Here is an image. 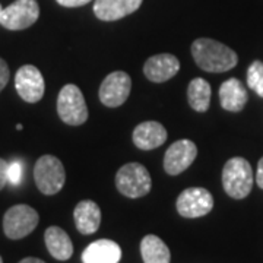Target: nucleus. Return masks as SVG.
<instances>
[{
  "instance_id": "30",
  "label": "nucleus",
  "mask_w": 263,
  "mask_h": 263,
  "mask_svg": "<svg viewBox=\"0 0 263 263\" xmlns=\"http://www.w3.org/2000/svg\"><path fill=\"white\" fill-rule=\"evenodd\" d=\"M0 263H3V260H2V256H0Z\"/></svg>"
},
{
  "instance_id": "27",
  "label": "nucleus",
  "mask_w": 263,
  "mask_h": 263,
  "mask_svg": "<svg viewBox=\"0 0 263 263\" xmlns=\"http://www.w3.org/2000/svg\"><path fill=\"white\" fill-rule=\"evenodd\" d=\"M19 263H46V262H43L41 259H37V257H25V259H22Z\"/></svg>"
},
{
  "instance_id": "3",
  "label": "nucleus",
  "mask_w": 263,
  "mask_h": 263,
  "mask_svg": "<svg viewBox=\"0 0 263 263\" xmlns=\"http://www.w3.org/2000/svg\"><path fill=\"white\" fill-rule=\"evenodd\" d=\"M34 179L38 190L44 195L59 193L66 181L65 167L54 155H43L34 167Z\"/></svg>"
},
{
  "instance_id": "12",
  "label": "nucleus",
  "mask_w": 263,
  "mask_h": 263,
  "mask_svg": "<svg viewBox=\"0 0 263 263\" xmlns=\"http://www.w3.org/2000/svg\"><path fill=\"white\" fill-rule=\"evenodd\" d=\"M179 70V59L173 54H168V53L149 57L143 66V73L154 84H162V82L168 81L177 75Z\"/></svg>"
},
{
  "instance_id": "17",
  "label": "nucleus",
  "mask_w": 263,
  "mask_h": 263,
  "mask_svg": "<svg viewBox=\"0 0 263 263\" xmlns=\"http://www.w3.org/2000/svg\"><path fill=\"white\" fill-rule=\"evenodd\" d=\"M73 218L81 234H94L101 224V209L92 200H82L76 205Z\"/></svg>"
},
{
  "instance_id": "13",
  "label": "nucleus",
  "mask_w": 263,
  "mask_h": 263,
  "mask_svg": "<svg viewBox=\"0 0 263 263\" xmlns=\"http://www.w3.org/2000/svg\"><path fill=\"white\" fill-rule=\"evenodd\" d=\"M167 141V130L158 122H143L133 130V143L142 151H151Z\"/></svg>"
},
{
  "instance_id": "25",
  "label": "nucleus",
  "mask_w": 263,
  "mask_h": 263,
  "mask_svg": "<svg viewBox=\"0 0 263 263\" xmlns=\"http://www.w3.org/2000/svg\"><path fill=\"white\" fill-rule=\"evenodd\" d=\"M89 2L92 0H57V3L65 8H79V6H85Z\"/></svg>"
},
{
  "instance_id": "15",
  "label": "nucleus",
  "mask_w": 263,
  "mask_h": 263,
  "mask_svg": "<svg viewBox=\"0 0 263 263\" xmlns=\"http://www.w3.org/2000/svg\"><path fill=\"white\" fill-rule=\"evenodd\" d=\"M122 249L113 240H97L88 246L82 253L84 263H119Z\"/></svg>"
},
{
  "instance_id": "10",
  "label": "nucleus",
  "mask_w": 263,
  "mask_h": 263,
  "mask_svg": "<svg viewBox=\"0 0 263 263\" xmlns=\"http://www.w3.org/2000/svg\"><path fill=\"white\" fill-rule=\"evenodd\" d=\"M132 79L126 72L117 70L107 76L100 86V101L105 107H119L130 94Z\"/></svg>"
},
{
  "instance_id": "8",
  "label": "nucleus",
  "mask_w": 263,
  "mask_h": 263,
  "mask_svg": "<svg viewBox=\"0 0 263 263\" xmlns=\"http://www.w3.org/2000/svg\"><path fill=\"white\" fill-rule=\"evenodd\" d=\"M214 208V197L203 187L183 190L177 197V211L184 218H199L209 214Z\"/></svg>"
},
{
  "instance_id": "29",
  "label": "nucleus",
  "mask_w": 263,
  "mask_h": 263,
  "mask_svg": "<svg viewBox=\"0 0 263 263\" xmlns=\"http://www.w3.org/2000/svg\"><path fill=\"white\" fill-rule=\"evenodd\" d=\"M2 10H3V8H2V5H0V16H2Z\"/></svg>"
},
{
  "instance_id": "26",
  "label": "nucleus",
  "mask_w": 263,
  "mask_h": 263,
  "mask_svg": "<svg viewBox=\"0 0 263 263\" xmlns=\"http://www.w3.org/2000/svg\"><path fill=\"white\" fill-rule=\"evenodd\" d=\"M256 183L260 189H263V157L262 160L259 161V165H257V174H256Z\"/></svg>"
},
{
  "instance_id": "5",
  "label": "nucleus",
  "mask_w": 263,
  "mask_h": 263,
  "mask_svg": "<svg viewBox=\"0 0 263 263\" xmlns=\"http://www.w3.org/2000/svg\"><path fill=\"white\" fill-rule=\"evenodd\" d=\"M57 113L62 122L70 126H79L88 120V107L84 94L73 84H67L62 88L57 98Z\"/></svg>"
},
{
  "instance_id": "7",
  "label": "nucleus",
  "mask_w": 263,
  "mask_h": 263,
  "mask_svg": "<svg viewBox=\"0 0 263 263\" xmlns=\"http://www.w3.org/2000/svg\"><path fill=\"white\" fill-rule=\"evenodd\" d=\"M40 6L37 0H15L12 5L2 10L0 25L10 31L29 28L37 22Z\"/></svg>"
},
{
  "instance_id": "1",
  "label": "nucleus",
  "mask_w": 263,
  "mask_h": 263,
  "mask_svg": "<svg viewBox=\"0 0 263 263\" xmlns=\"http://www.w3.org/2000/svg\"><path fill=\"white\" fill-rule=\"evenodd\" d=\"M192 56L200 69L211 73L231 70L238 62L234 50L212 38H197L192 44Z\"/></svg>"
},
{
  "instance_id": "4",
  "label": "nucleus",
  "mask_w": 263,
  "mask_h": 263,
  "mask_svg": "<svg viewBox=\"0 0 263 263\" xmlns=\"http://www.w3.org/2000/svg\"><path fill=\"white\" fill-rule=\"evenodd\" d=\"M116 186L117 190L124 196L136 199L149 193L152 187L148 170L139 162H130L123 165L116 174Z\"/></svg>"
},
{
  "instance_id": "11",
  "label": "nucleus",
  "mask_w": 263,
  "mask_h": 263,
  "mask_svg": "<svg viewBox=\"0 0 263 263\" xmlns=\"http://www.w3.org/2000/svg\"><path fill=\"white\" fill-rule=\"evenodd\" d=\"M196 145L189 139L174 142L170 146L164 157V170L170 176H177L187 170L192 162L196 160Z\"/></svg>"
},
{
  "instance_id": "24",
  "label": "nucleus",
  "mask_w": 263,
  "mask_h": 263,
  "mask_svg": "<svg viewBox=\"0 0 263 263\" xmlns=\"http://www.w3.org/2000/svg\"><path fill=\"white\" fill-rule=\"evenodd\" d=\"M8 162L0 158V190L6 186L8 183Z\"/></svg>"
},
{
  "instance_id": "9",
  "label": "nucleus",
  "mask_w": 263,
  "mask_h": 263,
  "mask_svg": "<svg viewBox=\"0 0 263 263\" xmlns=\"http://www.w3.org/2000/svg\"><path fill=\"white\" fill-rule=\"evenodd\" d=\"M15 88L24 101L31 104L38 103L46 91L43 73L32 65L19 67L15 75Z\"/></svg>"
},
{
  "instance_id": "19",
  "label": "nucleus",
  "mask_w": 263,
  "mask_h": 263,
  "mask_svg": "<svg viewBox=\"0 0 263 263\" xmlns=\"http://www.w3.org/2000/svg\"><path fill=\"white\" fill-rule=\"evenodd\" d=\"M143 263H170L171 254L167 245L157 235H145L141 243Z\"/></svg>"
},
{
  "instance_id": "22",
  "label": "nucleus",
  "mask_w": 263,
  "mask_h": 263,
  "mask_svg": "<svg viewBox=\"0 0 263 263\" xmlns=\"http://www.w3.org/2000/svg\"><path fill=\"white\" fill-rule=\"evenodd\" d=\"M22 173H24V170H22V164L19 161L10 162L8 165V181L13 186H18L22 180Z\"/></svg>"
},
{
  "instance_id": "21",
  "label": "nucleus",
  "mask_w": 263,
  "mask_h": 263,
  "mask_svg": "<svg viewBox=\"0 0 263 263\" xmlns=\"http://www.w3.org/2000/svg\"><path fill=\"white\" fill-rule=\"evenodd\" d=\"M247 85L260 98H263V63L254 60L247 69Z\"/></svg>"
},
{
  "instance_id": "18",
  "label": "nucleus",
  "mask_w": 263,
  "mask_h": 263,
  "mask_svg": "<svg viewBox=\"0 0 263 263\" xmlns=\"http://www.w3.org/2000/svg\"><path fill=\"white\" fill-rule=\"evenodd\" d=\"M46 246L50 254L57 260H69L73 254V245L69 235L59 227H48L44 234Z\"/></svg>"
},
{
  "instance_id": "20",
  "label": "nucleus",
  "mask_w": 263,
  "mask_h": 263,
  "mask_svg": "<svg viewBox=\"0 0 263 263\" xmlns=\"http://www.w3.org/2000/svg\"><path fill=\"white\" fill-rule=\"evenodd\" d=\"M211 85L208 84L203 78H195L187 88V100L190 107L199 111V113H205L209 108L211 104Z\"/></svg>"
},
{
  "instance_id": "28",
  "label": "nucleus",
  "mask_w": 263,
  "mask_h": 263,
  "mask_svg": "<svg viewBox=\"0 0 263 263\" xmlns=\"http://www.w3.org/2000/svg\"><path fill=\"white\" fill-rule=\"evenodd\" d=\"M22 127H24L22 124H18V126H16V129H18V130H22Z\"/></svg>"
},
{
  "instance_id": "6",
  "label": "nucleus",
  "mask_w": 263,
  "mask_h": 263,
  "mask_svg": "<svg viewBox=\"0 0 263 263\" xmlns=\"http://www.w3.org/2000/svg\"><path fill=\"white\" fill-rule=\"evenodd\" d=\"M38 214L28 205H15L3 218V231L10 240H19L31 234L38 226Z\"/></svg>"
},
{
  "instance_id": "23",
  "label": "nucleus",
  "mask_w": 263,
  "mask_h": 263,
  "mask_svg": "<svg viewBox=\"0 0 263 263\" xmlns=\"http://www.w3.org/2000/svg\"><path fill=\"white\" fill-rule=\"evenodd\" d=\"M9 76V66H8V63L0 57V92H2V89L8 85Z\"/></svg>"
},
{
  "instance_id": "14",
  "label": "nucleus",
  "mask_w": 263,
  "mask_h": 263,
  "mask_svg": "<svg viewBox=\"0 0 263 263\" xmlns=\"http://www.w3.org/2000/svg\"><path fill=\"white\" fill-rule=\"evenodd\" d=\"M143 0H95L94 13L101 21H117L141 8Z\"/></svg>"
},
{
  "instance_id": "2",
  "label": "nucleus",
  "mask_w": 263,
  "mask_h": 263,
  "mask_svg": "<svg viewBox=\"0 0 263 263\" xmlns=\"http://www.w3.org/2000/svg\"><path fill=\"white\" fill-rule=\"evenodd\" d=\"M253 170L250 162L241 157L227 161L222 170V186L228 196L245 199L253 187Z\"/></svg>"
},
{
  "instance_id": "16",
  "label": "nucleus",
  "mask_w": 263,
  "mask_h": 263,
  "mask_svg": "<svg viewBox=\"0 0 263 263\" xmlns=\"http://www.w3.org/2000/svg\"><path fill=\"white\" fill-rule=\"evenodd\" d=\"M247 100H249V95H247L245 85L241 84L238 79L230 78L226 82L221 84L219 103H221L224 110L233 111V113L241 111L245 108Z\"/></svg>"
}]
</instances>
